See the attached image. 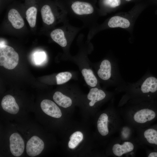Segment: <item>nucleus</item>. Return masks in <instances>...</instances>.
<instances>
[{"mask_svg": "<svg viewBox=\"0 0 157 157\" xmlns=\"http://www.w3.org/2000/svg\"><path fill=\"white\" fill-rule=\"evenodd\" d=\"M108 26L111 28L120 27L127 28L130 25V23L127 19L119 16H115L111 17L108 23Z\"/></svg>", "mask_w": 157, "mask_h": 157, "instance_id": "nucleus-15", "label": "nucleus"}, {"mask_svg": "<svg viewBox=\"0 0 157 157\" xmlns=\"http://www.w3.org/2000/svg\"><path fill=\"white\" fill-rule=\"evenodd\" d=\"M147 156L148 157H157V152H152L148 154Z\"/></svg>", "mask_w": 157, "mask_h": 157, "instance_id": "nucleus-25", "label": "nucleus"}, {"mask_svg": "<svg viewBox=\"0 0 157 157\" xmlns=\"http://www.w3.org/2000/svg\"><path fill=\"white\" fill-rule=\"evenodd\" d=\"M83 139V135L80 131H76L73 133L69 137L70 140L68 144L69 147L71 149L75 148L81 142Z\"/></svg>", "mask_w": 157, "mask_h": 157, "instance_id": "nucleus-21", "label": "nucleus"}, {"mask_svg": "<svg viewBox=\"0 0 157 157\" xmlns=\"http://www.w3.org/2000/svg\"><path fill=\"white\" fill-rule=\"evenodd\" d=\"M81 73L87 85L92 87H95L97 84V79L90 69L83 68Z\"/></svg>", "mask_w": 157, "mask_h": 157, "instance_id": "nucleus-19", "label": "nucleus"}, {"mask_svg": "<svg viewBox=\"0 0 157 157\" xmlns=\"http://www.w3.org/2000/svg\"><path fill=\"white\" fill-rule=\"evenodd\" d=\"M72 74L68 72H60L56 76L57 84L60 85L68 81L72 77Z\"/></svg>", "mask_w": 157, "mask_h": 157, "instance_id": "nucleus-22", "label": "nucleus"}, {"mask_svg": "<svg viewBox=\"0 0 157 157\" xmlns=\"http://www.w3.org/2000/svg\"><path fill=\"white\" fill-rule=\"evenodd\" d=\"M141 146L136 138L125 140L118 138L117 141L113 145L112 151L113 154L116 156L120 157L125 155L133 156Z\"/></svg>", "mask_w": 157, "mask_h": 157, "instance_id": "nucleus-3", "label": "nucleus"}, {"mask_svg": "<svg viewBox=\"0 0 157 157\" xmlns=\"http://www.w3.org/2000/svg\"><path fill=\"white\" fill-rule=\"evenodd\" d=\"M1 105L4 110L11 114H17L19 110V107L15 99L10 95H7L3 97Z\"/></svg>", "mask_w": 157, "mask_h": 157, "instance_id": "nucleus-11", "label": "nucleus"}, {"mask_svg": "<svg viewBox=\"0 0 157 157\" xmlns=\"http://www.w3.org/2000/svg\"><path fill=\"white\" fill-rule=\"evenodd\" d=\"M71 8L73 12L78 15L91 14L94 11L92 5L88 2L76 1L71 5Z\"/></svg>", "mask_w": 157, "mask_h": 157, "instance_id": "nucleus-9", "label": "nucleus"}, {"mask_svg": "<svg viewBox=\"0 0 157 157\" xmlns=\"http://www.w3.org/2000/svg\"><path fill=\"white\" fill-rule=\"evenodd\" d=\"M109 113H102L99 116L97 125L99 133L103 137L109 135L110 131L109 128L110 123L122 124L124 121L118 111L115 110L110 117Z\"/></svg>", "mask_w": 157, "mask_h": 157, "instance_id": "nucleus-4", "label": "nucleus"}, {"mask_svg": "<svg viewBox=\"0 0 157 157\" xmlns=\"http://www.w3.org/2000/svg\"><path fill=\"white\" fill-rule=\"evenodd\" d=\"M121 0H104V4L111 8H115L121 4Z\"/></svg>", "mask_w": 157, "mask_h": 157, "instance_id": "nucleus-23", "label": "nucleus"}, {"mask_svg": "<svg viewBox=\"0 0 157 157\" xmlns=\"http://www.w3.org/2000/svg\"><path fill=\"white\" fill-rule=\"evenodd\" d=\"M37 9L35 6L29 7L26 12V19L31 28L34 27L35 25Z\"/></svg>", "mask_w": 157, "mask_h": 157, "instance_id": "nucleus-20", "label": "nucleus"}, {"mask_svg": "<svg viewBox=\"0 0 157 157\" xmlns=\"http://www.w3.org/2000/svg\"><path fill=\"white\" fill-rule=\"evenodd\" d=\"M122 91L125 94L120 100L119 107L129 100L149 101L151 94L157 91V78L144 76L137 82L126 85Z\"/></svg>", "mask_w": 157, "mask_h": 157, "instance_id": "nucleus-2", "label": "nucleus"}, {"mask_svg": "<svg viewBox=\"0 0 157 157\" xmlns=\"http://www.w3.org/2000/svg\"><path fill=\"white\" fill-rule=\"evenodd\" d=\"M149 101L129 100L118 110L125 123L135 130L145 128L157 116V112Z\"/></svg>", "mask_w": 157, "mask_h": 157, "instance_id": "nucleus-1", "label": "nucleus"}, {"mask_svg": "<svg viewBox=\"0 0 157 157\" xmlns=\"http://www.w3.org/2000/svg\"><path fill=\"white\" fill-rule=\"evenodd\" d=\"M118 138L125 140L136 139V130L131 126L124 122L119 130Z\"/></svg>", "mask_w": 157, "mask_h": 157, "instance_id": "nucleus-12", "label": "nucleus"}, {"mask_svg": "<svg viewBox=\"0 0 157 157\" xmlns=\"http://www.w3.org/2000/svg\"><path fill=\"white\" fill-rule=\"evenodd\" d=\"M44 147V143L42 140L37 136H33L27 142L26 153L30 156H35L41 153Z\"/></svg>", "mask_w": 157, "mask_h": 157, "instance_id": "nucleus-6", "label": "nucleus"}, {"mask_svg": "<svg viewBox=\"0 0 157 157\" xmlns=\"http://www.w3.org/2000/svg\"><path fill=\"white\" fill-rule=\"evenodd\" d=\"M8 18L13 27L17 29H20L24 24V20L18 11L11 8L8 14Z\"/></svg>", "mask_w": 157, "mask_h": 157, "instance_id": "nucleus-14", "label": "nucleus"}, {"mask_svg": "<svg viewBox=\"0 0 157 157\" xmlns=\"http://www.w3.org/2000/svg\"><path fill=\"white\" fill-rule=\"evenodd\" d=\"M112 69L111 62L108 60L104 59L100 64L97 72L98 75L103 81H108L112 77Z\"/></svg>", "mask_w": 157, "mask_h": 157, "instance_id": "nucleus-10", "label": "nucleus"}, {"mask_svg": "<svg viewBox=\"0 0 157 157\" xmlns=\"http://www.w3.org/2000/svg\"><path fill=\"white\" fill-rule=\"evenodd\" d=\"M25 145L21 136L17 133L12 134L10 138V148L12 154L16 157L20 156L23 153Z\"/></svg>", "mask_w": 157, "mask_h": 157, "instance_id": "nucleus-7", "label": "nucleus"}, {"mask_svg": "<svg viewBox=\"0 0 157 157\" xmlns=\"http://www.w3.org/2000/svg\"><path fill=\"white\" fill-rule=\"evenodd\" d=\"M43 57L42 54H40L39 55L37 56L35 58V60L37 63H40L41 62L43 61Z\"/></svg>", "mask_w": 157, "mask_h": 157, "instance_id": "nucleus-24", "label": "nucleus"}, {"mask_svg": "<svg viewBox=\"0 0 157 157\" xmlns=\"http://www.w3.org/2000/svg\"><path fill=\"white\" fill-rule=\"evenodd\" d=\"M19 60L18 53L12 47L6 45L0 48V65L8 69H14Z\"/></svg>", "mask_w": 157, "mask_h": 157, "instance_id": "nucleus-5", "label": "nucleus"}, {"mask_svg": "<svg viewBox=\"0 0 157 157\" xmlns=\"http://www.w3.org/2000/svg\"><path fill=\"white\" fill-rule=\"evenodd\" d=\"M106 96V93L102 90L96 88L91 89L87 95L88 99L90 101L89 106H93L97 102L105 99Z\"/></svg>", "mask_w": 157, "mask_h": 157, "instance_id": "nucleus-13", "label": "nucleus"}, {"mask_svg": "<svg viewBox=\"0 0 157 157\" xmlns=\"http://www.w3.org/2000/svg\"><path fill=\"white\" fill-rule=\"evenodd\" d=\"M41 108L46 114L55 118H59L62 115L59 108L53 101L48 99L42 100L40 104Z\"/></svg>", "mask_w": 157, "mask_h": 157, "instance_id": "nucleus-8", "label": "nucleus"}, {"mask_svg": "<svg viewBox=\"0 0 157 157\" xmlns=\"http://www.w3.org/2000/svg\"><path fill=\"white\" fill-rule=\"evenodd\" d=\"M126 0V1H131V0Z\"/></svg>", "mask_w": 157, "mask_h": 157, "instance_id": "nucleus-26", "label": "nucleus"}, {"mask_svg": "<svg viewBox=\"0 0 157 157\" xmlns=\"http://www.w3.org/2000/svg\"><path fill=\"white\" fill-rule=\"evenodd\" d=\"M54 101L59 106L64 108L70 106L72 103L71 99L59 91L56 92L53 96Z\"/></svg>", "mask_w": 157, "mask_h": 157, "instance_id": "nucleus-17", "label": "nucleus"}, {"mask_svg": "<svg viewBox=\"0 0 157 157\" xmlns=\"http://www.w3.org/2000/svg\"><path fill=\"white\" fill-rule=\"evenodd\" d=\"M52 40L60 46L64 47L67 45V40L63 31L60 29H56L50 33Z\"/></svg>", "mask_w": 157, "mask_h": 157, "instance_id": "nucleus-18", "label": "nucleus"}, {"mask_svg": "<svg viewBox=\"0 0 157 157\" xmlns=\"http://www.w3.org/2000/svg\"><path fill=\"white\" fill-rule=\"evenodd\" d=\"M41 13L43 22L48 25L53 24L54 22V16L50 6L47 4L42 5L41 9Z\"/></svg>", "mask_w": 157, "mask_h": 157, "instance_id": "nucleus-16", "label": "nucleus"}]
</instances>
